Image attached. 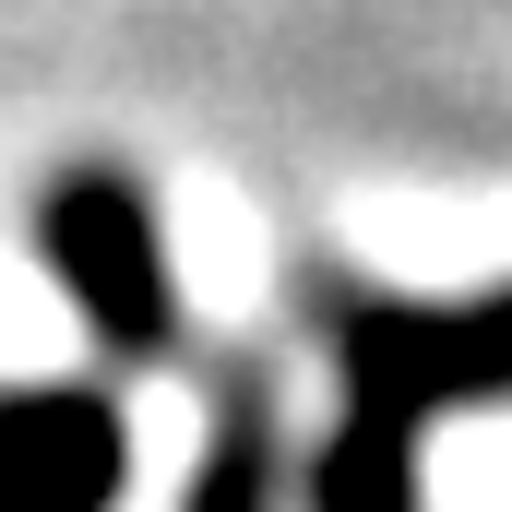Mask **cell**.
I'll list each match as a JSON object with an SVG mask.
<instances>
[{
  "label": "cell",
  "instance_id": "3",
  "mask_svg": "<svg viewBox=\"0 0 512 512\" xmlns=\"http://www.w3.org/2000/svg\"><path fill=\"white\" fill-rule=\"evenodd\" d=\"M131 429L96 382H12L0 393V512H120Z\"/></svg>",
  "mask_w": 512,
  "mask_h": 512
},
{
  "label": "cell",
  "instance_id": "1",
  "mask_svg": "<svg viewBox=\"0 0 512 512\" xmlns=\"http://www.w3.org/2000/svg\"><path fill=\"white\" fill-rule=\"evenodd\" d=\"M298 322L334 370V429L310 453V512H429L417 441L453 405H512V286L393 298L358 262H298Z\"/></svg>",
  "mask_w": 512,
  "mask_h": 512
},
{
  "label": "cell",
  "instance_id": "2",
  "mask_svg": "<svg viewBox=\"0 0 512 512\" xmlns=\"http://www.w3.org/2000/svg\"><path fill=\"white\" fill-rule=\"evenodd\" d=\"M36 262L48 286L72 298L84 346L108 370H179V274H167V227H155V191L108 167V155H72L48 191H36Z\"/></svg>",
  "mask_w": 512,
  "mask_h": 512
},
{
  "label": "cell",
  "instance_id": "4",
  "mask_svg": "<svg viewBox=\"0 0 512 512\" xmlns=\"http://www.w3.org/2000/svg\"><path fill=\"white\" fill-rule=\"evenodd\" d=\"M203 370V465L179 512H274L286 489V405H274V358L262 346H215Z\"/></svg>",
  "mask_w": 512,
  "mask_h": 512
}]
</instances>
